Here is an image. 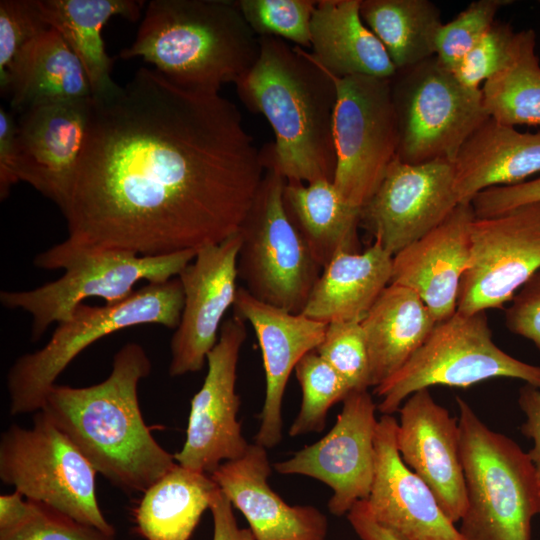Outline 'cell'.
Wrapping results in <instances>:
<instances>
[{"instance_id":"cell-26","label":"cell","mask_w":540,"mask_h":540,"mask_svg":"<svg viewBox=\"0 0 540 540\" xmlns=\"http://www.w3.org/2000/svg\"><path fill=\"white\" fill-rule=\"evenodd\" d=\"M393 256L374 242L363 252H341L322 270L301 314L313 320L359 322L391 283Z\"/></svg>"},{"instance_id":"cell-17","label":"cell","mask_w":540,"mask_h":540,"mask_svg":"<svg viewBox=\"0 0 540 540\" xmlns=\"http://www.w3.org/2000/svg\"><path fill=\"white\" fill-rule=\"evenodd\" d=\"M240 232L220 243L197 250L195 258L177 276L185 302L170 342L169 375L200 371L218 341L221 321L237 293Z\"/></svg>"},{"instance_id":"cell-48","label":"cell","mask_w":540,"mask_h":540,"mask_svg":"<svg viewBox=\"0 0 540 540\" xmlns=\"http://www.w3.org/2000/svg\"><path fill=\"white\" fill-rule=\"evenodd\" d=\"M539 513H540V511H539Z\"/></svg>"},{"instance_id":"cell-47","label":"cell","mask_w":540,"mask_h":540,"mask_svg":"<svg viewBox=\"0 0 540 540\" xmlns=\"http://www.w3.org/2000/svg\"><path fill=\"white\" fill-rule=\"evenodd\" d=\"M24 498L16 490L0 496V532L15 528L30 515L33 501Z\"/></svg>"},{"instance_id":"cell-7","label":"cell","mask_w":540,"mask_h":540,"mask_svg":"<svg viewBox=\"0 0 540 540\" xmlns=\"http://www.w3.org/2000/svg\"><path fill=\"white\" fill-rule=\"evenodd\" d=\"M197 250L168 255L139 256L132 252L102 250L63 252L54 246L39 253L34 264L46 270L64 269L58 279L30 290L1 291L0 301L9 309H20L32 317V340H38L52 323L68 320L90 297L106 305L127 300L134 285L166 282L177 277L195 258Z\"/></svg>"},{"instance_id":"cell-16","label":"cell","mask_w":540,"mask_h":540,"mask_svg":"<svg viewBox=\"0 0 540 540\" xmlns=\"http://www.w3.org/2000/svg\"><path fill=\"white\" fill-rule=\"evenodd\" d=\"M335 425L319 441L274 464L281 474L317 479L332 490L329 511L347 514L369 497L375 469L376 405L368 390L351 391Z\"/></svg>"},{"instance_id":"cell-46","label":"cell","mask_w":540,"mask_h":540,"mask_svg":"<svg viewBox=\"0 0 540 540\" xmlns=\"http://www.w3.org/2000/svg\"><path fill=\"white\" fill-rule=\"evenodd\" d=\"M347 518L362 540H398L375 522L369 512L366 500L356 502L347 513Z\"/></svg>"},{"instance_id":"cell-4","label":"cell","mask_w":540,"mask_h":540,"mask_svg":"<svg viewBox=\"0 0 540 540\" xmlns=\"http://www.w3.org/2000/svg\"><path fill=\"white\" fill-rule=\"evenodd\" d=\"M259 52V37L236 1L152 0L119 57H141L181 87L219 93L253 67Z\"/></svg>"},{"instance_id":"cell-29","label":"cell","mask_w":540,"mask_h":540,"mask_svg":"<svg viewBox=\"0 0 540 540\" xmlns=\"http://www.w3.org/2000/svg\"><path fill=\"white\" fill-rule=\"evenodd\" d=\"M36 3L46 24L61 35L79 58L92 97L115 90L118 85L111 78L112 59L106 53L101 32L115 16L137 21L144 1L36 0Z\"/></svg>"},{"instance_id":"cell-40","label":"cell","mask_w":540,"mask_h":540,"mask_svg":"<svg viewBox=\"0 0 540 540\" xmlns=\"http://www.w3.org/2000/svg\"><path fill=\"white\" fill-rule=\"evenodd\" d=\"M0 540H114V536L33 501L30 515L15 528L0 532Z\"/></svg>"},{"instance_id":"cell-19","label":"cell","mask_w":540,"mask_h":540,"mask_svg":"<svg viewBox=\"0 0 540 540\" xmlns=\"http://www.w3.org/2000/svg\"><path fill=\"white\" fill-rule=\"evenodd\" d=\"M398 422L382 414L375 433V469L366 499L375 522L398 540H463L428 485L402 460Z\"/></svg>"},{"instance_id":"cell-18","label":"cell","mask_w":540,"mask_h":540,"mask_svg":"<svg viewBox=\"0 0 540 540\" xmlns=\"http://www.w3.org/2000/svg\"><path fill=\"white\" fill-rule=\"evenodd\" d=\"M92 97L31 107L17 118L14 175L61 208L84 145Z\"/></svg>"},{"instance_id":"cell-6","label":"cell","mask_w":540,"mask_h":540,"mask_svg":"<svg viewBox=\"0 0 540 540\" xmlns=\"http://www.w3.org/2000/svg\"><path fill=\"white\" fill-rule=\"evenodd\" d=\"M184 302L181 281L174 277L166 282L148 283L127 300L115 305L80 304L68 320L57 324L42 348L22 355L9 369L7 389L10 413L20 415L40 411L61 373L97 340L144 324L176 329Z\"/></svg>"},{"instance_id":"cell-33","label":"cell","mask_w":540,"mask_h":540,"mask_svg":"<svg viewBox=\"0 0 540 540\" xmlns=\"http://www.w3.org/2000/svg\"><path fill=\"white\" fill-rule=\"evenodd\" d=\"M489 117L499 123L540 126V63L532 29L517 32L507 65L481 87Z\"/></svg>"},{"instance_id":"cell-27","label":"cell","mask_w":540,"mask_h":540,"mask_svg":"<svg viewBox=\"0 0 540 540\" xmlns=\"http://www.w3.org/2000/svg\"><path fill=\"white\" fill-rule=\"evenodd\" d=\"M10 111L21 114L39 105L92 97L87 74L61 35L48 27L17 57L8 77L5 96Z\"/></svg>"},{"instance_id":"cell-42","label":"cell","mask_w":540,"mask_h":540,"mask_svg":"<svg viewBox=\"0 0 540 540\" xmlns=\"http://www.w3.org/2000/svg\"><path fill=\"white\" fill-rule=\"evenodd\" d=\"M534 202H540V178L488 188L478 193L471 205L476 218H489Z\"/></svg>"},{"instance_id":"cell-36","label":"cell","mask_w":540,"mask_h":540,"mask_svg":"<svg viewBox=\"0 0 540 540\" xmlns=\"http://www.w3.org/2000/svg\"><path fill=\"white\" fill-rule=\"evenodd\" d=\"M315 351L343 378L351 391L368 390L370 365L361 323L327 324L323 340Z\"/></svg>"},{"instance_id":"cell-9","label":"cell","mask_w":540,"mask_h":540,"mask_svg":"<svg viewBox=\"0 0 540 540\" xmlns=\"http://www.w3.org/2000/svg\"><path fill=\"white\" fill-rule=\"evenodd\" d=\"M97 471L75 444L43 413L33 425L11 424L0 438V478L26 499L115 536L96 497Z\"/></svg>"},{"instance_id":"cell-15","label":"cell","mask_w":540,"mask_h":540,"mask_svg":"<svg viewBox=\"0 0 540 540\" xmlns=\"http://www.w3.org/2000/svg\"><path fill=\"white\" fill-rule=\"evenodd\" d=\"M246 336L245 321L235 315L221 325L218 341L207 356L203 385L191 400L185 443L174 454L185 468L211 474L223 462L241 457L249 446L237 420L240 397L236 393L237 365Z\"/></svg>"},{"instance_id":"cell-30","label":"cell","mask_w":540,"mask_h":540,"mask_svg":"<svg viewBox=\"0 0 540 540\" xmlns=\"http://www.w3.org/2000/svg\"><path fill=\"white\" fill-rule=\"evenodd\" d=\"M286 213L322 269L339 253L359 252L360 208L343 200L330 180H286Z\"/></svg>"},{"instance_id":"cell-38","label":"cell","mask_w":540,"mask_h":540,"mask_svg":"<svg viewBox=\"0 0 540 540\" xmlns=\"http://www.w3.org/2000/svg\"><path fill=\"white\" fill-rule=\"evenodd\" d=\"M49 26L36 0L0 1V91L5 95L9 73L21 51Z\"/></svg>"},{"instance_id":"cell-43","label":"cell","mask_w":540,"mask_h":540,"mask_svg":"<svg viewBox=\"0 0 540 540\" xmlns=\"http://www.w3.org/2000/svg\"><path fill=\"white\" fill-rule=\"evenodd\" d=\"M17 119L14 113L0 107V198L4 200L17 183L14 175Z\"/></svg>"},{"instance_id":"cell-2","label":"cell","mask_w":540,"mask_h":540,"mask_svg":"<svg viewBox=\"0 0 540 540\" xmlns=\"http://www.w3.org/2000/svg\"><path fill=\"white\" fill-rule=\"evenodd\" d=\"M144 348L122 346L112 371L87 387L55 384L42 411L117 488L144 493L177 462L153 437L139 405L138 384L151 371Z\"/></svg>"},{"instance_id":"cell-5","label":"cell","mask_w":540,"mask_h":540,"mask_svg":"<svg viewBox=\"0 0 540 540\" xmlns=\"http://www.w3.org/2000/svg\"><path fill=\"white\" fill-rule=\"evenodd\" d=\"M460 450L467 506L458 528L463 540H530L540 511V479L528 453L491 430L461 397Z\"/></svg>"},{"instance_id":"cell-1","label":"cell","mask_w":540,"mask_h":540,"mask_svg":"<svg viewBox=\"0 0 540 540\" xmlns=\"http://www.w3.org/2000/svg\"><path fill=\"white\" fill-rule=\"evenodd\" d=\"M264 172L233 102L142 67L92 97L60 208L68 236L54 246L160 256L220 243L239 232Z\"/></svg>"},{"instance_id":"cell-39","label":"cell","mask_w":540,"mask_h":540,"mask_svg":"<svg viewBox=\"0 0 540 540\" xmlns=\"http://www.w3.org/2000/svg\"><path fill=\"white\" fill-rule=\"evenodd\" d=\"M516 34L508 23L496 20L453 71L455 78L470 90H481L482 82L509 62Z\"/></svg>"},{"instance_id":"cell-37","label":"cell","mask_w":540,"mask_h":540,"mask_svg":"<svg viewBox=\"0 0 540 540\" xmlns=\"http://www.w3.org/2000/svg\"><path fill=\"white\" fill-rule=\"evenodd\" d=\"M510 0L471 2L453 20L441 26L436 39V57L450 72L496 21L497 12Z\"/></svg>"},{"instance_id":"cell-14","label":"cell","mask_w":540,"mask_h":540,"mask_svg":"<svg viewBox=\"0 0 540 540\" xmlns=\"http://www.w3.org/2000/svg\"><path fill=\"white\" fill-rule=\"evenodd\" d=\"M460 204L453 162L390 164L381 184L360 209V227L392 256L438 225Z\"/></svg>"},{"instance_id":"cell-31","label":"cell","mask_w":540,"mask_h":540,"mask_svg":"<svg viewBox=\"0 0 540 540\" xmlns=\"http://www.w3.org/2000/svg\"><path fill=\"white\" fill-rule=\"evenodd\" d=\"M219 489L210 475L178 463L150 486L133 511L146 540H189Z\"/></svg>"},{"instance_id":"cell-32","label":"cell","mask_w":540,"mask_h":540,"mask_svg":"<svg viewBox=\"0 0 540 540\" xmlns=\"http://www.w3.org/2000/svg\"><path fill=\"white\" fill-rule=\"evenodd\" d=\"M360 15L396 70L436 55L441 12L429 0H361Z\"/></svg>"},{"instance_id":"cell-24","label":"cell","mask_w":540,"mask_h":540,"mask_svg":"<svg viewBox=\"0 0 540 540\" xmlns=\"http://www.w3.org/2000/svg\"><path fill=\"white\" fill-rule=\"evenodd\" d=\"M459 202L483 190L514 185L540 171V132L523 133L489 117L464 142L454 161Z\"/></svg>"},{"instance_id":"cell-20","label":"cell","mask_w":540,"mask_h":540,"mask_svg":"<svg viewBox=\"0 0 540 540\" xmlns=\"http://www.w3.org/2000/svg\"><path fill=\"white\" fill-rule=\"evenodd\" d=\"M398 411L396 445L403 462L428 485L447 517L459 522L467 497L458 419L428 388L411 394Z\"/></svg>"},{"instance_id":"cell-45","label":"cell","mask_w":540,"mask_h":540,"mask_svg":"<svg viewBox=\"0 0 540 540\" xmlns=\"http://www.w3.org/2000/svg\"><path fill=\"white\" fill-rule=\"evenodd\" d=\"M210 510L214 526L213 540H256L250 529L238 526L232 503L220 488L213 496Z\"/></svg>"},{"instance_id":"cell-25","label":"cell","mask_w":540,"mask_h":540,"mask_svg":"<svg viewBox=\"0 0 540 540\" xmlns=\"http://www.w3.org/2000/svg\"><path fill=\"white\" fill-rule=\"evenodd\" d=\"M361 0H317L311 57L330 75L392 78L396 68L385 47L360 15Z\"/></svg>"},{"instance_id":"cell-8","label":"cell","mask_w":540,"mask_h":540,"mask_svg":"<svg viewBox=\"0 0 540 540\" xmlns=\"http://www.w3.org/2000/svg\"><path fill=\"white\" fill-rule=\"evenodd\" d=\"M499 377L540 389V366L518 360L495 344L486 311H456L438 322L424 344L374 393L381 398L378 410L393 415L418 390L436 385L467 388Z\"/></svg>"},{"instance_id":"cell-21","label":"cell","mask_w":540,"mask_h":540,"mask_svg":"<svg viewBox=\"0 0 540 540\" xmlns=\"http://www.w3.org/2000/svg\"><path fill=\"white\" fill-rule=\"evenodd\" d=\"M234 315L251 324L262 351L266 393L256 443L275 447L282 439V400L291 372L323 340L327 324L254 298L244 287L235 296Z\"/></svg>"},{"instance_id":"cell-35","label":"cell","mask_w":540,"mask_h":540,"mask_svg":"<svg viewBox=\"0 0 540 540\" xmlns=\"http://www.w3.org/2000/svg\"><path fill=\"white\" fill-rule=\"evenodd\" d=\"M248 25L258 36L287 39L311 47L310 24L315 0H237Z\"/></svg>"},{"instance_id":"cell-41","label":"cell","mask_w":540,"mask_h":540,"mask_svg":"<svg viewBox=\"0 0 540 540\" xmlns=\"http://www.w3.org/2000/svg\"><path fill=\"white\" fill-rule=\"evenodd\" d=\"M505 312L508 329L540 349V270L515 294Z\"/></svg>"},{"instance_id":"cell-28","label":"cell","mask_w":540,"mask_h":540,"mask_svg":"<svg viewBox=\"0 0 540 540\" xmlns=\"http://www.w3.org/2000/svg\"><path fill=\"white\" fill-rule=\"evenodd\" d=\"M437 323L413 290L390 283L361 322L370 387L395 374L424 344Z\"/></svg>"},{"instance_id":"cell-13","label":"cell","mask_w":540,"mask_h":540,"mask_svg":"<svg viewBox=\"0 0 540 540\" xmlns=\"http://www.w3.org/2000/svg\"><path fill=\"white\" fill-rule=\"evenodd\" d=\"M540 270V202L475 218L457 311L501 308Z\"/></svg>"},{"instance_id":"cell-23","label":"cell","mask_w":540,"mask_h":540,"mask_svg":"<svg viewBox=\"0 0 540 540\" xmlns=\"http://www.w3.org/2000/svg\"><path fill=\"white\" fill-rule=\"evenodd\" d=\"M270 474L266 448L254 443L210 476L245 516L256 540H324L326 516L313 506L287 504L268 484Z\"/></svg>"},{"instance_id":"cell-44","label":"cell","mask_w":540,"mask_h":540,"mask_svg":"<svg viewBox=\"0 0 540 540\" xmlns=\"http://www.w3.org/2000/svg\"><path fill=\"white\" fill-rule=\"evenodd\" d=\"M518 403L526 417L521 432L533 441L528 455L540 479V389L525 384L519 390Z\"/></svg>"},{"instance_id":"cell-22","label":"cell","mask_w":540,"mask_h":540,"mask_svg":"<svg viewBox=\"0 0 540 540\" xmlns=\"http://www.w3.org/2000/svg\"><path fill=\"white\" fill-rule=\"evenodd\" d=\"M475 218L471 203H460L440 225L393 256L391 283L413 290L437 322L457 311Z\"/></svg>"},{"instance_id":"cell-12","label":"cell","mask_w":540,"mask_h":540,"mask_svg":"<svg viewBox=\"0 0 540 540\" xmlns=\"http://www.w3.org/2000/svg\"><path fill=\"white\" fill-rule=\"evenodd\" d=\"M332 78L337 89L333 184L345 202L361 209L397 156L398 128L391 78Z\"/></svg>"},{"instance_id":"cell-11","label":"cell","mask_w":540,"mask_h":540,"mask_svg":"<svg viewBox=\"0 0 540 540\" xmlns=\"http://www.w3.org/2000/svg\"><path fill=\"white\" fill-rule=\"evenodd\" d=\"M391 94L398 128L396 157L408 164L453 162L468 137L489 118L481 90L464 87L436 56L397 70Z\"/></svg>"},{"instance_id":"cell-3","label":"cell","mask_w":540,"mask_h":540,"mask_svg":"<svg viewBox=\"0 0 540 540\" xmlns=\"http://www.w3.org/2000/svg\"><path fill=\"white\" fill-rule=\"evenodd\" d=\"M259 43L257 61L235 85L242 102L274 131V142L260 150L264 168L285 180L333 182L337 89L332 76L301 47L274 36H261Z\"/></svg>"},{"instance_id":"cell-34","label":"cell","mask_w":540,"mask_h":540,"mask_svg":"<svg viewBox=\"0 0 540 540\" xmlns=\"http://www.w3.org/2000/svg\"><path fill=\"white\" fill-rule=\"evenodd\" d=\"M294 370L301 386L302 402L289 428V435L321 432L330 407L343 401L351 389L315 350L305 354Z\"/></svg>"},{"instance_id":"cell-10","label":"cell","mask_w":540,"mask_h":540,"mask_svg":"<svg viewBox=\"0 0 540 540\" xmlns=\"http://www.w3.org/2000/svg\"><path fill=\"white\" fill-rule=\"evenodd\" d=\"M285 183L277 171L265 169L239 230L237 273L257 300L301 314L323 269L286 213Z\"/></svg>"}]
</instances>
